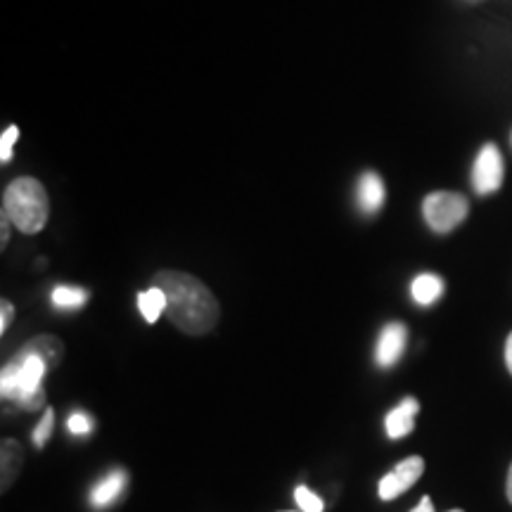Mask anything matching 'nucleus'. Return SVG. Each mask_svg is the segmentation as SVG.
I'll return each instance as SVG.
<instances>
[{
    "label": "nucleus",
    "instance_id": "1",
    "mask_svg": "<svg viewBox=\"0 0 512 512\" xmlns=\"http://www.w3.org/2000/svg\"><path fill=\"white\" fill-rule=\"evenodd\" d=\"M152 285L166 294V318L185 335L200 337L216 328L221 306L207 285L183 271H159Z\"/></svg>",
    "mask_w": 512,
    "mask_h": 512
},
{
    "label": "nucleus",
    "instance_id": "2",
    "mask_svg": "<svg viewBox=\"0 0 512 512\" xmlns=\"http://www.w3.org/2000/svg\"><path fill=\"white\" fill-rule=\"evenodd\" d=\"M48 373L50 370L41 356L17 351L15 358L8 366H3V373H0V394L3 399L17 403L22 411H38L46 406L43 380Z\"/></svg>",
    "mask_w": 512,
    "mask_h": 512
},
{
    "label": "nucleus",
    "instance_id": "3",
    "mask_svg": "<svg viewBox=\"0 0 512 512\" xmlns=\"http://www.w3.org/2000/svg\"><path fill=\"white\" fill-rule=\"evenodd\" d=\"M3 211L24 235L41 233L50 216L48 192L36 178H17L3 192Z\"/></svg>",
    "mask_w": 512,
    "mask_h": 512
},
{
    "label": "nucleus",
    "instance_id": "4",
    "mask_svg": "<svg viewBox=\"0 0 512 512\" xmlns=\"http://www.w3.org/2000/svg\"><path fill=\"white\" fill-rule=\"evenodd\" d=\"M467 214H470V202L460 192L437 190L430 192L422 202V216H425L427 226L439 235L456 230L467 219Z\"/></svg>",
    "mask_w": 512,
    "mask_h": 512
},
{
    "label": "nucleus",
    "instance_id": "5",
    "mask_svg": "<svg viewBox=\"0 0 512 512\" xmlns=\"http://www.w3.org/2000/svg\"><path fill=\"white\" fill-rule=\"evenodd\" d=\"M503 178L505 164L501 150L494 143L484 145L475 159V166H472V188L477 195H494L503 185Z\"/></svg>",
    "mask_w": 512,
    "mask_h": 512
},
{
    "label": "nucleus",
    "instance_id": "6",
    "mask_svg": "<svg viewBox=\"0 0 512 512\" xmlns=\"http://www.w3.org/2000/svg\"><path fill=\"white\" fill-rule=\"evenodd\" d=\"M422 472H425V460L420 456H411L406 460H401L399 465L394 467L392 472H387L380 479V486H377V494H380L382 501H394V498H399L401 494H406L411 486L418 482L422 477Z\"/></svg>",
    "mask_w": 512,
    "mask_h": 512
},
{
    "label": "nucleus",
    "instance_id": "7",
    "mask_svg": "<svg viewBox=\"0 0 512 512\" xmlns=\"http://www.w3.org/2000/svg\"><path fill=\"white\" fill-rule=\"evenodd\" d=\"M408 344V328L401 323V320H392L387 323L377 337V347H375V363L380 368H392L399 363V358L403 356Z\"/></svg>",
    "mask_w": 512,
    "mask_h": 512
},
{
    "label": "nucleus",
    "instance_id": "8",
    "mask_svg": "<svg viewBox=\"0 0 512 512\" xmlns=\"http://www.w3.org/2000/svg\"><path fill=\"white\" fill-rule=\"evenodd\" d=\"M128 484V472L126 470H112L110 475H105L98 484L93 486L91 494H88V503L95 510L110 508L112 503H117L124 496Z\"/></svg>",
    "mask_w": 512,
    "mask_h": 512
},
{
    "label": "nucleus",
    "instance_id": "9",
    "mask_svg": "<svg viewBox=\"0 0 512 512\" xmlns=\"http://www.w3.org/2000/svg\"><path fill=\"white\" fill-rule=\"evenodd\" d=\"M420 413V403L415 396H406L401 403L384 418V430H387L389 439H403L415 430V415Z\"/></svg>",
    "mask_w": 512,
    "mask_h": 512
},
{
    "label": "nucleus",
    "instance_id": "10",
    "mask_svg": "<svg viewBox=\"0 0 512 512\" xmlns=\"http://www.w3.org/2000/svg\"><path fill=\"white\" fill-rule=\"evenodd\" d=\"M384 197H387V190H384V181L375 171H366L361 174L356 183V204L363 214H377L382 209Z\"/></svg>",
    "mask_w": 512,
    "mask_h": 512
},
{
    "label": "nucleus",
    "instance_id": "11",
    "mask_svg": "<svg viewBox=\"0 0 512 512\" xmlns=\"http://www.w3.org/2000/svg\"><path fill=\"white\" fill-rule=\"evenodd\" d=\"M24 467V446L17 439H3L0 444V491H8L17 482Z\"/></svg>",
    "mask_w": 512,
    "mask_h": 512
},
{
    "label": "nucleus",
    "instance_id": "12",
    "mask_svg": "<svg viewBox=\"0 0 512 512\" xmlns=\"http://www.w3.org/2000/svg\"><path fill=\"white\" fill-rule=\"evenodd\" d=\"M22 354H34V356H41L43 361H46L48 370H55L57 366H60L62 356H64V344L60 337L55 335H38L31 339V342L24 344Z\"/></svg>",
    "mask_w": 512,
    "mask_h": 512
},
{
    "label": "nucleus",
    "instance_id": "13",
    "mask_svg": "<svg viewBox=\"0 0 512 512\" xmlns=\"http://www.w3.org/2000/svg\"><path fill=\"white\" fill-rule=\"evenodd\" d=\"M444 294V280L434 273H420L411 283V297L418 306H432Z\"/></svg>",
    "mask_w": 512,
    "mask_h": 512
},
{
    "label": "nucleus",
    "instance_id": "14",
    "mask_svg": "<svg viewBox=\"0 0 512 512\" xmlns=\"http://www.w3.org/2000/svg\"><path fill=\"white\" fill-rule=\"evenodd\" d=\"M88 292L83 287L76 285H57L50 292V304L55 306L57 311H79L81 306H86Z\"/></svg>",
    "mask_w": 512,
    "mask_h": 512
},
{
    "label": "nucleus",
    "instance_id": "15",
    "mask_svg": "<svg viewBox=\"0 0 512 512\" xmlns=\"http://www.w3.org/2000/svg\"><path fill=\"white\" fill-rule=\"evenodd\" d=\"M138 311L147 323H157L159 316L166 313V294L164 290H159L157 285H152L150 290L138 294Z\"/></svg>",
    "mask_w": 512,
    "mask_h": 512
},
{
    "label": "nucleus",
    "instance_id": "16",
    "mask_svg": "<svg viewBox=\"0 0 512 512\" xmlns=\"http://www.w3.org/2000/svg\"><path fill=\"white\" fill-rule=\"evenodd\" d=\"M53 430H55V411L53 408H46V413H43L41 422L36 425L34 434H31V439H34V446L36 448H43L48 444V439L53 437Z\"/></svg>",
    "mask_w": 512,
    "mask_h": 512
},
{
    "label": "nucleus",
    "instance_id": "17",
    "mask_svg": "<svg viewBox=\"0 0 512 512\" xmlns=\"http://www.w3.org/2000/svg\"><path fill=\"white\" fill-rule=\"evenodd\" d=\"M294 501H297L299 510L302 512H323L325 510L323 498H320L318 494H313L311 489H306L304 484L294 489Z\"/></svg>",
    "mask_w": 512,
    "mask_h": 512
},
{
    "label": "nucleus",
    "instance_id": "18",
    "mask_svg": "<svg viewBox=\"0 0 512 512\" xmlns=\"http://www.w3.org/2000/svg\"><path fill=\"white\" fill-rule=\"evenodd\" d=\"M93 427H95V422L91 415L81 413V411L72 413L67 420V430H69V434H74V437H88V434L93 432Z\"/></svg>",
    "mask_w": 512,
    "mask_h": 512
},
{
    "label": "nucleus",
    "instance_id": "19",
    "mask_svg": "<svg viewBox=\"0 0 512 512\" xmlns=\"http://www.w3.org/2000/svg\"><path fill=\"white\" fill-rule=\"evenodd\" d=\"M19 138V128L17 126H8L3 131V136H0V162L8 164L12 159V147H15Z\"/></svg>",
    "mask_w": 512,
    "mask_h": 512
},
{
    "label": "nucleus",
    "instance_id": "20",
    "mask_svg": "<svg viewBox=\"0 0 512 512\" xmlns=\"http://www.w3.org/2000/svg\"><path fill=\"white\" fill-rule=\"evenodd\" d=\"M12 318H15V306H12L8 299H3V302H0V335L8 332V325L12 323Z\"/></svg>",
    "mask_w": 512,
    "mask_h": 512
},
{
    "label": "nucleus",
    "instance_id": "21",
    "mask_svg": "<svg viewBox=\"0 0 512 512\" xmlns=\"http://www.w3.org/2000/svg\"><path fill=\"white\" fill-rule=\"evenodd\" d=\"M10 216L8 214H5V211H3V223H0V226H3V238H0V245H8V238H10Z\"/></svg>",
    "mask_w": 512,
    "mask_h": 512
},
{
    "label": "nucleus",
    "instance_id": "22",
    "mask_svg": "<svg viewBox=\"0 0 512 512\" xmlns=\"http://www.w3.org/2000/svg\"><path fill=\"white\" fill-rule=\"evenodd\" d=\"M411 512H434V503H432V498H430V496H425V498H422V501L418 503V508L411 510Z\"/></svg>",
    "mask_w": 512,
    "mask_h": 512
},
{
    "label": "nucleus",
    "instance_id": "23",
    "mask_svg": "<svg viewBox=\"0 0 512 512\" xmlns=\"http://www.w3.org/2000/svg\"><path fill=\"white\" fill-rule=\"evenodd\" d=\"M505 366H508L512 375V332L508 335V342H505Z\"/></svg>",
    "mask_w": 512,
    "mask_h": 512
},
{
    "label": "nucleus",
    "instance_id": "24",
    "mask_svg": "<svg viewBox=\"0 0 512 512\" xmlns=\"http://www.w3.org/2000/svg\"><path fill=\"white\" fill-rule=\"evenodd\" d=\"M505 494H508V501L512 503V465H510V472H508V486H505Z\"/></svg>",
    "mask_w": 512,
    "mask_h": 512
},
{
    "label": "nucleus",
    "instance_id": "25",
    "mask_svg": "<svg viewBox=\"0 0 512 512\" xmlns=\"http://www.w3.org/2000/svg\"><path fill=\"white\" fill-rule=\"evenodd\" d=\"M448 512H463V510H448Z\"/></svg>",
    "mask_w": 512,
    "mask_h": 512
}]
</instances>
